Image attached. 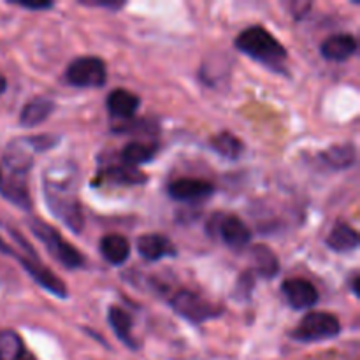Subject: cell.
Here are the masks:
<instances>
[{
    "mask_svg": "<svg viewBox=\"0 0 360 360\" xmlns=\"http://www.w3.org/2000/svg\"><path fill=\"white\" fill-rule=\"evenodd\" d=\"M79 169L72 160H56L42 174V193L53 217L70 232L79 234L84 229V214L79 195Z\"/></svg>",
    "mask_w": 360,
    "mask_h": 360,
    "instance_id": "cell-1",
    "label": "cell"
},
{
    "mask_svg": "<svg viewBox=\"0 0 360 360\" xmlns=\"http://www.w3.org/2000/svg\"><path fill=\"white\" fill-rule=\"evenodd\" d=\"M35 150L30 139H14L0 158V195L23 211L32 210L28 174L34 165Z\"/></svg>",
    "mask_w": 360,
    "mask_h": 360,
    "instance_id": "cell-2",
    "label": "cell"
},
{
    "mask_svg": "<svg viewBox=\"0 0 360 360\" xmlns=\"http://www.w3.org/2000/svg\"><path fill=\"white\" fill-rule=\"evenodd\" d=\"M236 48L255 62L262 63L274 72H283L287 62V49L264 27H250L243 30L234 41Z\"/></svg>",
    "mask_w": 360,
    "mask_h": 360,
    "instance_id": "cell-3",
    "label": "cell"
},
{
    "mask_svg": "<svg viewBox=\"0 0 360 360\" xmlns=\"http://www.w3.org/2000/svg\"><path fill=\"white\" fill-rule=\"evenodd\" d=\"M30 231L63 267H67V269H79L84 264L83 255L72 245H69L58 234V231L49 227L48 224L41 220H30Z\"/></svg>",
    "mask_w": 360,
    "mask_h": 360,
    "instance_id": "cell-4",
    "label": "cell"
},
{
    "mask_svg": "<svg viewBox=\"0 0 360 360\" xmlns=\"http://www.w3.org/2000/svg\"><path fill=\"white\" fill-rule=\"evenodd\" d=\"M340 333V320L333 313L311 311L299 322L290 336L292 340L301 341V343H316V341L334 340Z\"/></svg>",
    "mask_w": 360,
    "mask_h": 360,
    "instance_id": "cell-5",
    "label": "cell"
},
{
    "mask_svg": "<svg viewBox=\"0 0 360 360\" xmlns=\"http://www.w3.org/2000/svg\"><path fill=\"white\" fill-rule=\"evenodd\" d=\"M171 306L181 319L188 320L193 326L207 322L211 319H217L224 313V308L214 306L213 302L206 301L199 294L192 290H178L171 299Z\"/></svg>",
    "mask_w": 360,
    "mask_h": 360,
    "instance_id": "cell-6",
    "label": "cell"
},
{
    "mask_svg": "<svg viewBox=\"0 0 360 360\" xmlns=\"http://www.w3.org/2000/svg\"><path fill=\"white\" fill-rule=\"evenodd\" d=\"M65 81L77 88H101L108 81V69L98 56H79L65 70Z\"/></svg>",
    "mask_w": 360,
    "mask_h": 360,
    "instance_id": "cell-7",
    "label": "cell"
},
{
    "mask_svg": "<svg viewBox=\"0 0 360 360\" xmlns=\"http://www.w3.org/2000/svg\"><path fill=\"white\" fill-rule=\"evenodd\" d=\"M0 252L7 253V255L14 257V259L18 260V262L23 266V269L27 271L28 274H30L32 278H34L35 283L39 285V287H42L44 290H48L49 294H53L55 297H60V299H67V295H69V290H67L65 283H63L62 280H60L58 276H56L55 273H51L49 269H46L44 266H42L41 262H39L37 259H35V255H32L30 259L25 255H21V253L14 252L13 248H11L9 245H6V243L0 239Z\"/></svg>",
    "mask_w": 360,
    "mask_h": 360,
    "instance_id": "cell-8",
    "label": "cell"
},
{
    "mask_svg": "<svg viewBox=\"0 0 360 360\" xmlns=\"http://www.w3.org/2000/svg\"><path fill=\"white\" fill-rule=\"evenodd\" d=\"M207 231L211 236L221 239L225 245L236 250L248 246L250 239H252V232L246 227L245 221L236 214L229 213L213 214L210 224H207Z\"/></svg>",
    "mask_w": 360,
    "mask_h": 360,
    "instance_id": "cell-9",
    "label": "cell"
},
{
    "mask_svg": "<svg viewBox=\"0 0 360 360\" xmlns=\"http://www.w3.org/2000/svg\"><path fill=\"white\" fill-rule=\"evenodd\" d=\"M167 192L171 199L179 200V202H199L213 195L214 186L204 179L179 178L169 185Z\"/></svg>",
    "mask_w": 360,
    "mask_h": 360,
    "instance_id": "cell-10",
    "label": "cell"
},
{
    "mask_svg": "<svg viewBox=\"0 0 360 360\" xmlns=\"http://www.w3.org/2000/svg\"><path fill=\"white\" fill-rule=\"evenodd\" d=\"M281 292L295 311L309 309L319 302V290L315 288V285L308 280H301V278L285 280L281 285Z\"/></svg>",
    "mask_w": 360,
    "mask_h": 360,
    "instance_id": "cell-11",
    "label": "cell"
},
{
    "mask_svg": "<svg viewBox=\"0 0 360 360\" xmlns=\"http://www.w3.org/2000/svg\"><path fill=\"white\" fill-rule=\"evenodd\" d=\"M137 252L144 260L157 262V260L167 259V257L178 255V250L172 245V241L160 234H144L137 239Z\"/></svg>",
    "mask_w": 360,
    "mask_h": 360,
    "instance_id": "cell-12",
    "label": "cell"
},
{
    "mask_svg": "<svg viewBox=\"0 0 360 360\" xmlns=\"http://www.w3.org/2000/svg\"><path fill=\"white\" fill-rule=\"evenodd\" d=\"M146 179V174L141 172L137 167L122 164L101 169L97 179L91 185H102V183H109V185H144Z\"/></svg>",
    "mask_w": 360,
    "mask_h": 360,
    "instance_id": "cell-13",
    "label": "cell"
},
{
    "mask_svg": "<svg viewBox=\"0 0 360 360\" xmlns=\"http://www.w3.org/2000/svg\"><path fill=\"white\" fill-rule=\"evenodd\" d=\"M355 51H357V41L350 34L333 35V37L326 39L320 48L323 58L330 60V62H347L355 55Z\"/></svg>",
    "mask_w": 360,
    "mask_h": 360,
    "instance_id": "cell-14",
    "label": "cell"
},
{
    "mask_svg": "<svg viewBox=\"0 0 360 360\" xmlns=\"http://www.w3.org/2000/svg\"><path fill=\"white\" fill-rule=\"evenodd\" d=\"M141 105V98L137 97L136 94L129 90H123V88H118V90H112L111 94L108 95V101H105V108L111 112V116L122 120H130L136 116V111Z\"/></svg>",
    "mask_w": 360,
    "mask_h": 360,
    "instance_id": "cell-15",
    "label": "cell"
},
{
    "mask_svg": "<svg viewBox=\"0 0 360 360\" xmlns=\"http://www.w3.org/2000/svg\"><path fill=\"white\" fill-rule=\"evenodd\" d=\"M108 320L111 329L115 330L116 338H118L125 347H129L130 350H136L137 343L132 336V315H130L127 309L120 308V306H111L108 313Z\"/></svg>",
    "mask_w": 360,
    "mask_h": 360,
    "instance_id": "cell-16",
    "label": "cell"
},
{
    "mask_svg": "<svg viewBox=\"0 0 360 360\" xmlns=\"http://www.w3.org/2000/svg\"><path fill=\"white\" fill-rule=\"evenodd\" d=\"M53 111H55V102L51 98L35 97L30 102H27L23 109H21L20 123L23 127H28V129L41 125L42 122H46L51 116Z\"/></svg>",
    "mask_w": 360,
    "mask_h": 360,
    "instance_id": "cell-17",
    "label": "cell"
},
{
    "mask_svg": "<svg viewBox=\"0 0 360 360\" xmlns=\"http://www.w3.org/2000/svg\"><path fill=\"white\" fill-rule=\"evenodd\" d=\"M320 158H322L327 167L345 171V169H350L357 162V150L352 143L336 144V146H330L329 150L323 151Z\"/></svg>",
    "mask_w": 360,
    "mask_h": 360,
    "instance_id": "cell-18",
    "label": "cell"
},
{
    "mask_svg": "<svg viewBox=\"0 0 360 360\" xmlns=\"http://www.w3.org/2000/svg\"><path fill=\"white\" fill-rule=\"evenodd\" d=\"M327 246L334 250L336 253H350L355 252L360 245L359 232L352 229L350 225L340 224L330 231V234L326 239Z\"/></svg>",
    "mask_w": 360,
    "mask_h": 360,
    "instance_id": "cell-19",
    "label": "cell"
},
{
    "mask_svg": "<svg viewBox=\"0 0 360 360\" xmlns=\"http://www.w3.org/2000/svg\"><path fill=\"white\" fill-rule=\"evenodd\" d=\"M252 260L253 267H255L257 274L266 280H273L278 273H280V260H278L276 253L266 245H255L252 250Z\"/></svg>",
    "mask_w": 360,
    "mask_h": 360,
    "instance_id": "cell-20",
    "label": "cell"
},
{
    "mask_svg": "<svg viewBox=\"0 0 360 360\" xmlns=\"http://www.w3.org/2000/svg\"><path fill=\"white\" fill-rule=\"evenodd\" d=\"M101 253L112 266H122L130 257V243L120 234L104 236L101 241Z\"/></svg>",
    "mask_w": 360,
    "mask_h": 360,
    "instance_id": "cell-21",
    "label": "cell"
},
{
    "mask_svg": "<svg viewBox=\"0 0 360 360\" xmlns=\"http://www.w3.org/2000/svg\"><path fill=\"white\" fill-rule=\"evenodd\" d=\"M158 146L157 144L150 143H137V141H132V143L125 144L122 150V162L125 165H130V167H136V165L146 164V162L153 160L155 155H157Z\"/></svg>",
    "mask_w": 360,
    "mask_h": 360,
    "instance_id": "cell-22",
    "label": "cell"
},
{
    "mask_svg": "<svg viewBox=\"0 0 360 360\" xmlns=\"http://www.w3.org/2000/svg\"><path fill=\"white\" fill-rule=\"evenodd\" d=\"M211 148L229 160H238L245 151L243 141L231 132H220L218 136H214L211 141Z\"/></svg>",
    "mask_w": 360,
    "mask_h": 360,
    "instance_id": "cell-23",
    "label": "cell"
},
{
    "mask_svg": "<svg viewBox=\"0 0 360 360\" xmlns=\"http://www.w3.org/2000/svg\"><path fill=\"white\" fill-rule=\"evenodd\" d=\"M28 352L14 330H0V360H25Z\"/></svg>",
    "mask_w": 360,
    "mask_h": 360,
    "instance_id": "cell-24",
    "label": "cell"
},
{
    "mask_svg": "<svg viewBox=\"0 0 360 360\" xmlns=\"http://www.w3.org/2000/svg\"><path fill=\"white\" fill-rule=\"evenodd\" d=\"M253 287H255V278H253L252 271H246L239 276L238 283H236V288L232 290V297L236 301H250L252 297Z\"/></svg>",
    "mask_w": 360,
    "mask_h": 360,
    "instance_id": "cell-25",
    "label": "cell"
},
{
    "mask_svg": "<svg viewBox=\"0 0 360 360\" xmlns=\"http://www.w3.org/2000/svg\"><path fill=\"white\" fill-rule=\"evenodd\" d=\"M16 6L25 7V9L30 11H42V9H51L53 2H13Z\"/></svg>",
    "mask_w": 360,
    "mask_h": 360,
    "instance_id": "cell-26",
    "label": "cell"
},
{
    "mask_svg": "<svg viewBox=\"0 0 360 360\" xmlns=\"http://www.w3.org/2000/svg\"><path fill=\"white\" fill-rule=\"evenodd\" d=\"M81 4L90 7H105V9H112V11H118L125 6L123 2H81Z\"/></svg>",
    "mask_w": 360,
    "mask_h": 360,
    "instance_id": "cell-27",
    "label": "cell"
},
{
    "mask_svg": "<svg viewBox=\"0 0 360 360\" xmlns=\"http://www.w3.org/2000/svg\"><path fill=\"white\" fill-rule=\"evenodd\" d=\"M6 90H7V81H6V77L0 74V95L6 94Z\"/></svg>",
    "mask_w": 360,
    "mask_h": 360,
    "instance_id": "cell-28",
    "label": "cell"
},
{
    "mask_svg": "<svg viewBox=\"0 0 360 360\" xmlns=\"http://www.w3.org/2000/svg\"><path fill=\"white\" fill-rule=\"evenodd\" d=\"M352 288H354V294L359 297V276H354V280H352Z\"/></svg>",
    "mask_w": 360,
    "mask_h": 360,
    "instance_id": "cell-29",
    "label": "cell"
}]
</instances>
